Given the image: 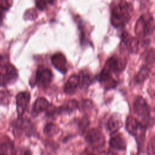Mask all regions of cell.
Segmentation results:
<instances>
[{"instance_id":"obj_1","label":"cell","mask_w":155,"mask_h":155,"mask_svg":"<svg viewBox=\"0 0 155 155\" xmlns=\"http://www.w3.org/2000/svg\"><path fill=\"white\" fill-rule=\"evenodd\" d=\"M133 7L125 0H116L111 7V23L115 28L124 26L130 19Z\"/></svg>"},{"instance_id":"obj_2","label":"cell","mask_w":155,"mask_h":155,"mask_svg":"<svg viewBox=\"0 0 155 155\" xmlns=\"http://www.w3.org/2000/svg\"><path fill=\"white\" fill-rule=\"evenodd\" d=\"M133 108L136 114L142 117L140 123L144 127L147 128L153 125L154 120L151 117L150 108L143 97L137 96L134 102Z\"/></svg>"},{"instance_id":"obj_3","label":"cell","mask_w":155,"mask_h":155,"mask_svg":"<svg viewBox=\"0 0 155 155\" xmlns=\"http://www.w3.org/2000/svg\"><path fill=\"white\" fill-rule=\"evenodd\" d=\"M125 128L130 134L136 138L138 143L140 142L141 145L143 143L147 128L133 116H129L126 120Z\"/></svg>"},{"instance_id":"obj_4","label":"cell","mask_w":155,"mask_h":155,"mask_svg":"<svg viewBox=\"0 0 155 155\" xmlns=\"http://www.w3.org/2000/svg\"><path fill=\"white\" fill-rule=\"evenodd\" d=\"M154 29V22L153 16L147 17L142 15L138 19L135 26V31L140 36H147L151 35Z\"/></svg>"},{"instance_id":"obj_5","label":"cell","mask_w":155,"mask_h":155,"mask_svg":"<svg viewBox=\"0 0 155 155\" xmlns=\"http://www.w3.org/2000/svg\"><path fill=\"white\" fill-rule=\"evenodd\" d=\"M18 78V73L16 67L7 63L2 67L0 71V86L5 87L14 83Z\"/></svg>"},{"instance_id":"obj_6","label":"cell","mask_w":155,"mask_h":155,"mask_svg":"<svg viewBox=\"0 0 155 155\" xmlns=\"http://www.w3.org/2000/svg\"><path fill=\"white\" fill-rule=\"evenodd\" d=\"M126 65L127 60L125 58L113 55L107 61L104 68L111 73H116L122 71L125 69Z\"/></svg>"},{"instance_id":"obj_7","label":"cell","mask_w":155,"mask_h":155,"mask_svg":"<svg viewBox=\"0 0 155 155\" xmlns=\"http://www.w3.org/2000/svg\"><path fill=\"white\" fill-rule=\"evenodd\" d=\"M52 79L53 74L50 69L40 67L36 71L33 85L38 84L41 87L46 88L50 84Z\"/></svg>"},{"instance_id":"obj_8","label":"cell","mask_w":155,"mask_h":155,"mask_svg":"<svg viewBox=\"0 0 155 155\" xmlns=\"http://www.w3.org/2000/svg\"><path fill=\"white\" fill-rule=\"evenodd\" d=\"M85 139L88 143L95 148L102 147L105 143L104 135L99 130L96 128L89 130L85 136Z\"/></svg>"},{"instance_id":"obj_9","label":"cell","mask_w":155,"mask_h":155,"mask_svg":"<svg viewBox=\"0 0 155 155\" xmlns=\"http://www.w3.org/2000/svg\"><path fill=\"white\" fill-rule=\"evenodd\" d=\"M30 100V94L28 91L19 93L16 97V110L18 117H22L25 111Z\"/></svg>"},{"instance_id":"obj_10","label":"cell","mask_w":155,"mask_h":155,"mask_svg":"<svg viewBox=\"0 0 155 155\" xmlns=\"http://www.w3.org/2000/svg\"><path fill=\"white\" fill-rule=\"evenodd\" d=\"M96 78L107 90L115 88L117 84L116 80L113 78L111 73L105 68L102 70L101 73L97 76Z\"/></svg>"},{"instance_id":"obj_11","label":"cell","mask_w":155,"mask_h":155,"mask_svg":"<svg viewBox=\"0 0 155 155\" xmlns=\"http://www.w3.org/2000/svg\"><path fill=\"white\" fill-rule=\"evenodd\" d=\"M13 127L17 130L24 131L27 136L34 134L35 129L31 122L27 119L18 117V119L13 123Z\"/></svg>"},{"instance_id":"obj_12","label":"cell","mask_w":155,"mask_h":155,"mask_svg":"<svg viewBox=\"0 0 155 155\" xmlns=\"http://www.w3.org/2000/svg\"><path fill=\"white\" fill-rule=\"evenodd\" d=\"M121 44H124L126 48L131 53H136L138 50L139 41L131 36L127 31H124L121 35Z\"/></svg>"},{"instance_id":"obj_13","label":"cell","mask_w":155,"mask_h":155,"mask_svg":"<svg viewBox=\"0 0 155 155\" xmlns=\"http://www.w3.org/2000/svg\"><path fill=\"white\" fill-rule=\"evenodd\" d=\"M51 61L56 69L62 73H66L68 69L67 66V60L65 56L61 53H56L52 55Z\"/></svg>"},{"instance_id":"obj_14","label":"cell","mask_w":155,"mask_h":155,"mask_svg":"<svg viewBox=\"0 0 155 155\" xmlns=\"http://www.w3.org/2000/svg\"><path fill=\"white\" fill-rule=\"evenodd\" d=\"M110 147L117 151H125L127 148V143L121 134H118L111 137L109 141Z\"/></svg>"},{"instance_id":"obj_15","label":"cell","mask_w":155,"mask_h":155,"mask_svg":"<svg viewBox=\"0 0 155 155\" xmlns=\"http://www.w3.org/2000/svg\"><path fill=\"white\" fill-rule=\"evenodd\" d=\"M13 143L7 136L0 137V154H15Z\"/></svg>"},{"instance_id":"obj_16","label":"cell","mask_w":155,"mask_h":155,"mask_svg":"<svg viewBox=\"0 0 155 155\" xmlns=\"http://www.w3.org/2000/svg\"><path fill=\"white\" fill-rule=\"evenodd\" d=\"M122 122L120 117L117 114H113L107 122V129L111 134H115L122 127Z\"/></svg>"},{"instance_id":"obj_17","label":"cell","mask_w":155,"mask_h":155,"mask_svg":"<svg viewBox=\"0 0 155 155\" xmlns=\"http://www.w3.org/2000/svg\"><path fill=\"white\" fill-rule=\"evenodd\" d=\"M79 87L81 88H88L93 82V78L91 73L86 70H81L78 75Z\"/></svg>"},{"instance_id":"obj_18","label":"cell","mask_w":155,"mask_h":155,"mask_svg":"<svg viewBox=\"0 0 155 155\" xmlns=\"http://www.w3.org/2000/svg\"><path fill=\"white\" fill-rule=\"evenodd\" d=\"M79 87L78 77L76 74L70 76L64 86V91L66 94H73Z\"/></svg>"},{"instance_id":"obj_19","label":"cell","mask_w":155,"mask_h":155,"mask_svg":"<svg viewBox=\"0 0 155 155\" xmlns=\"http://www.w3.org/2000/svg\"><path fill=\"white\" fill-rule=\"evenodd\" d=\"M48 101L44 97H38L35 102L33 107V111L36 114L46 110L49 105Z\"/></svg>"},{"instance_id":"obj_20","label":"cell","mask_w":155,"mask_h":155,"mask_svg":"<svg viewBox=\"0 0 155 155\" xmlns=\"http://www.w3.org/2000/svg\"><path fill=\"white\" fill-rule=\"evenodd\" d=\"M13 4V0H0V25L2 24L5 13Z\"/></svg>"},{"instance_id":"obj_21","label":"cell","mask_w":155,"mask_h":155,"mask_svg":"<svg viewBox=\"0 0 155 155\" xmlns=\"http://www.w3.org/2000/svg\"><path fill=\"white\" fill-rule=\"evenodd\" d=\"M150 69L148 66H143L141 68L135 77V80L137 83H142L145 81L149 76Z\"/></svg>"},{"instance_id":"obj_22","label":"cell","mask_w":155,"mask_h":155,"mask_svg":"<svg viewBox=\"0 0 155 155\" xmlns=\"http://www.w3.org/2000/svg\"><path fill=\"white\" fill-rule=\"evenodd\" d=\"M78 102L75 99H71L69 100L67 103H65L64 105L61 106V107L59 108V112L61 113L62 112H67V113H70L78 108Z\"/></svg>"},{"instance_id":"obj_23","label":"cell","mask_w":155,"mask_h":155,"mask_svg":"<svg viewBox=\"0 0 155 155\" xmlns=\"http://www.w3.org/2000/svg\"><path fill=\"white\" fill-rule=\"evenodd\" d=\"M59 130V128L56 124L54 123H48L45 126L44 133L48 136H53L58 133Z\"/></svg>"},{"instance_id":"obj_24","label":"cell","mask_w":155,"mask_h":155,"mask_svg":"<svg viewBox=\"0 0 155 155\" xmlns=\"http://www.w3.org/2000/svg\"><path fill=\"white\" fill-rule=\"evenodd\" d=\"M56 0H35L36 7L41 11L45 10L48 6L53 5Z\"/></svg>"},{"instance_id":"obj_25","label":"cell","mask_w":155,"mask_h":155,"mask_svg":"<svg viewBox=\"0 0 155 155\" xmlns=\"http://www.w3.org/2000/svg\"><path fill=\"white\" fill-rule=\"evenodd\" d=\"M11 94L8 91L1 90L0 91V104L2 105H7L10 102Z\"/></svg>"},{"instance_id":"obj_26","label":"cell","mask_w":155,"mask_h":155,"mask_svg":"<svg viewBox=\"0 0 155 155\" xmlns=\"http://www.w3.org/2000/svg\"><path fill=\"white\" fill-rule=\"evenodd\" d=\"M36 11L34 8H31L27 10L24 14V19L25 20H34L37 18Z\"/></svg>"},{"instance_id":"obj_27","label":"cell","mask_w":155,"mask_h":155,"mask_svg":"<svg viewBox=\"0 0 155 155\" xmlns=\"http://www.w3.org/2000/svg\"><path fill=\"white\" fill-rule=\"evenodd\" d=\"M145 61L147 64V66L153 65L154 62V50L153 48H152L147 54Z\"/></svg>"},{"instance_id":"obj_28","label":"cell","mask_w":155,"mask_h":155,"mask_svg":"<svg viewBox=\"0 0 155 155\" xmlns=\"http://www.w3.org/2000/svg\"><path fill=\"white\" fill-rule=\"evenodd\" d=\"M147 151L148 154H154V136H153L150 140L147 146Z\"/></svg>"},{"instance_id":"obj_29","label":"cell","mask_w":155,"mask_h":155,"mask_svg":"<svg viewBox=\"0 0 155 155\" xmlns=\"http://www.w3.org/2000/svg\"><path fill=\"white\" fill-rule=\"evenodd\" d=\"M3 62H4V58H3V56L0 54V67H1L2 66V64H3Z\"/></svg>"}]
</instances>
